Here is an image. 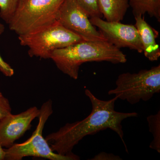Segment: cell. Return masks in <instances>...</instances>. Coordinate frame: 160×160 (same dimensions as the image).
<instances>
[{"mask_svg": "<svg viewBox=\"0 0 160 160\" xmlns=\"http://www.w3.org/2000/svg\"><path fill=\"white\" fill-rule=\"evenodd\" d=\"M64 0H20L9 26L18 35L28 34L54 22Z\"/></svg>", "mask_w": 160, "mask_h": 160, "instance_id": "cell-3", "label": "cell"}, {"mask_svg": "<svg viewBox=\"0 0 160 160\" xmlns=\"http://www.w3.org/2000/svg\"><path fill=\"white\" fill-rule=\"evenodd\" d=\"M134 18L135 26L140 35L144 55L151 62L157 61L160 57V48L156 40L158 32L146 22L144 16Z\"/></svg>", "mask_w": 160, "mask_h": 160, "instance_id": "cell-10", "label": "cell"}, {"mask_svg": "<svg viewBox=\"0 0 160 160\" xmlns=\"http://www.w3.org/2000/svg\"><path fill=\"white\" fill-rule=\"evenodd\" d=\"M60 71L77 80L80 67L88 62H109L122 64L127 62L126 55L108 42L82 41L52 52L50 58Z\"/></svg>", "mask_w": 160, "mask_h": 160, "instance_id": "cell-2", "label": "cell"}, {"mask_svg": "<svg viewBox=\"0 0 160 160\" xmlns=\"http://www.w3.org/2000/svg\"><path fill=\"white\" fill-rule=\"evenodd\" d=\"M149 130L152 134L153 140L149 145L151 149L160 153V111L155 114L147 117Z\"/></svg>", "mask_w": 160, "mask_h": 160, "instance_id": "cell-13", "label": "cell"}, {"mask_svg": "<svg viewBox=\"0 0 160 160\" xmlns=\"http://www.w3.org/2000/svg\"><path fill=\"white\" fill-rule=\"evenodd\" d=\"M5 29V26H4V25L0 22V35L4 32Z\"/></svg>", "mask_w": 160, "mask_h": 160, "instance_id": "cell-20", "label": "cell"}, {"mask_svg": "<svg viewBox=\"0 0 160 160\" xmlns=\"http://www.w3.org/2000/svg\"><path fill=\"white\" fill-rule=\"evenodd\" d=\"M116 86L115 88L108 91L109 95H114L131 105L141 101L147 102L160 92V65L142 69L137 73H122L116 81Z\"/></svg>", "mask_w": 160, "mask_h": 160, "instance_id": "cell-4", "label": "cell"}, {"mask_svg": "<svg viewBox=\"0 0 160 160\" xmlns=\"http://www.w3.org/2000/svg\"><path fill=\"white\" fill-rule=\"evenodd\" d=\"M91 160H122V158L120 156L118 155L112 154V153H107V152H100L98 154L95 156Z\"/></svg>", "mask_w": 160, "mask_h": 160, "instance_id": "cell-18", "label": "cell"}, {"mask_svg": "<svg viewBox=\"0 0 160 160\" xmlns=\"http://www.w3.org/2000/svg\"><path fill=\"white\" fill-rule=\"evenodd\" d=\"M6 152L2 146L0 145V160H5Z\"/></svg>", "mask_w": 160, "mask_h": 160, "instance_id": "cell-19", "label": "cell"}, {"mask_svg": "<svg viewBox=\"0 0 160 160\" xmlns=\"http://www.w3.org/2000/svg\"><path fill=\"white\" fill-rule=\"evenodd\" d=\"M12 113V108L9 100L0 92V119Z\"/></svg>", "mask_w": 160, "mask_h": 160, "instance_id": "cell-16", "label": "cell"}, {"mask_svg": "<svg viewBox=\"0 0 160 160\" xmlns=\"http://www.w3.org/2000/svg\"><path fill=\"white\" fill-rule=\"evenodd\" d=\"M40 114V109L33 106L18 114L12 113L0 119V145L6 149L31 127V123Z\"/></svg>", "mask_w": 160, "mask_h": 160, "instance_id": "cell-9", "label": "cell"}, {"mask_svg": "<svg viewBox=\"0 0 160 160\" xmlns=\"http://www.w3.org/2000/svg\"><path fill=\"white\" fill-rule=\"evenodd\" d=\"M53 112L52 102L46 101L40 109L38 123L30 138L25 142L14 144L5 149V160H21L26 157H34L50 160H76L74 158L62 155L52 150L43 136V131L47 120Z\"/></svg>", "mask_w": 160, "mask_h": 160, "instance_id": "cell-6", "label": "cell"}, {"mask_svg": "<svg viewBox=\"0 0 160 160\" xmlns=\"http://www.w3.org/2000/svg\"><path fill=\"white\" fill-rule=\"evenodd\" d=\"M20 45L28 48L30 57L50 59L52 52L85 41L56 21L49 26L18 36Z\"/></svg>", "mask_w": 160, "mask_h": 160, "instance_id": "cell-5", "label": "cell"}, {"mask_svg": "<svg viewBox=\"0 0 160 160\" xmlns=\"http://www.w3.org/2000/svg\"><path fill=\"white\" fill-rule=\"evenodd\" d=\"M85 94L91 103V112L82 121L66 123L57 131L46 136L45 139L52 151L62 155L72 157L76 160H79L80 158L72 152L74 146L86 136L109 129L119 136L128 152L123 138L122 123L128 118L136 117L138 113L116 111L115 104L118 99L117 97L104 101L98 98L88 89L85 90Z\"/></svg>", "mask_w": 160, "mask_h": 160, "instance_id": "cell-1", "label": "cell"}, {"mask_svg": "<svg viewBox=\"0 0 160 160\" xmlns=\"http://www.w3.org/2000/svg\"><path fill=\"white\" fill-rule=\"evenodd\" d=\"M89 18L74 0H64L58 12L56 21L85 41L108 42L92 24Z\"/></svg>", "mask_w": 160, "mask_h": 160, "instance_id": "cell-7", "label": "cell"}, {"mask_svg": "<svg viewBox=\"0 0 160 160\" xmlns=\"http://www.w3.org/2000/svg\"><path fill=\"white\" fill-rule=\"evenodd\" d=\"M90 21L109 42L119 49L128 48L139 53L143 52L141 38L135 26L121 22H108L99 17L90 18Z\"/></svg>", "mask_w": 160, "mask_h": 160, "instance_id": "cell-8", "label": "cell"}, {"mask_svg": "<svg viewBox=\"0 0 160 160\" xmlns=\"http://www.w3.org/2000/svg\"><path fill=\"white\" fill-rule=\"evenodd\" d=\"M87 13L89 18L102 17L99 8L97 0H74Z\"/></svg>", "mask_w": 160, "mask_h": 160, "instance_id": "cell-15", "label": "cell"}, {"mask_svg": "<svg viewBox=\"0 0 160 160\" xmlns=\"http://www.w3.org/2000/svg\"><path fill=\"white\" fill-rule=\"evenodd\" d=\"M134 17L147 13L160 22V0H129Z\"/></svg>", "mask_w": 160, "mask_h": 160, "instance_id": "cell-12", "label": "cell"}, {"mask_svg": "<svg viewBox=\"0 0 160 160\" xmlns=\"http://www.w3.org/2000/svg\"><path fill=\"white\" fill-rule=\"evenodd\" d=\"M20 0H0V18L9 25L15 13Z\"/></svg>", "mask_w": 160, "mask_h": 160, "instance_id": "cell-14", "label": "cell"}, {"mask_svg": "<svg viewBox=\"0 0 160 160\" xmlns=\"http://www.w3.org/2000/svg\"><path fill=\"white\" fill-rule=\"evenodd\" d=\"M0 71L4 76L7 77H11L14 73L13 69L11 66L6 62L0 54Z\"/></svg>", "mask_w": 160, "mask_h": 160, "instance_id": "cell-17", "label": "cell"}, {"mask_svg": "<svg viewBox=\"0 0 160 160\" xmlns=\"http://www.w3.org/2000/svg\"><path fill=\"white\" fill-rule=\"evenodd\" d=\"M101 14L108 22H121L129 8V0H97Z\"/></svg>", "mask_w": 160, "mask_h": 160, "instance_id": "cell-11", "label": "cell"}]
</instances>
